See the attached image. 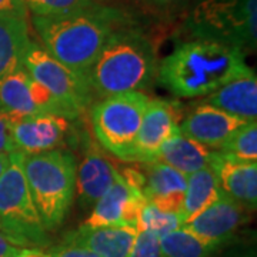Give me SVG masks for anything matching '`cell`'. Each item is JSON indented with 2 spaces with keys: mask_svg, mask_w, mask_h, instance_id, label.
Wrapping results in <instances>:
<instances>
[{
  "mask_svg": "<svg viewBox=\"0 0 257 257\" xmlns=\"http://www.w3.org/2000/svg\"><path fill=\"white\" fill-rule=\"evenodd\" d=\"M251 70L246 53L237 47L189 39L159 63L156 79L177 97L193 99L209 96Z\"/></svg>",
  "mask_w": 257,
  "mask_h": 257,
  "instance_id": "cell-1",
  "label": "cell"
},
{
  "mask_svg": "<svg viewBox=\"0 0 257 257\" xmlns=\"http://www.w3.org/2000/svg\"><path fill=\"white\" fill-rule=\"evenodd\" d=\"M32 22L47 53L84 77L109 37L128 25L121 12L97 3L64 16H33Z\"/></svg>",
  "mask_w": 257,
  "mask_h": 257,
  "instance_id": "cell-2",
  "label": "cell"
},
{
  "mask_svg": "<svg viewBox=\"0 0 257 257\" xmlns=\"http://www.w3.org/2000/svg\"><path fill=\"white\" fill-rule=\"evenodd\" d=\"M156 52L146 35L132 26L117 29L86 73L93 96L143 92L157 77Z\"/></svg>",
  "mask_w": 257,
  "mask_h": 257,
  "instance_id": "cell-3",
  "label": "cell"
},
{
  "mask_svg": "<svg viewBox=\"0 0 257 257\" xmlns=\"http://www.w3.org/2000/svg\"><path fill=\"white\" fill-rule=\"evenodd\" d=\"M23 172L42 224L47 231L59 229L76 196L74 156L63 149L39 155L23 153Z\"/></svg>",
  "mask_w": 257,
  "mask_h": 257,
  "instance_id": "cell-4",
  "label": "cell"
},
{
  "mask_svg": "<svg viewBox=\"0 0 257 257\" xmlns=\"http://www.w3.org/2000/svg\"><path fill=\"white\" fill-rule=\"evenodd\" d=\"M184 29L190 39L256 52L257 0H196Z\"/></svg>",
  "mask_w": 257,
  "mask_h": 257,
  "instance_id": "cell-5",
  "label": "cell"
},
{
  "mask_svg": "<svg viewBox=\"0 0 257 257\" xmlns=\"http://www.w3.org/2000/svg\"><path fill=\"white\" fill-rule=\"evenodd\" d=\"M0 231L19 247L45 248L50 246L49 231L42 224L26 176L23 153L10 155V163L0 176Z\"/></svg>",
  "mask_w": 257,
  "mask_h": 257,
  "instance_id": "cell-6",
  "label": "cell"
},
{
  "mask_svg": "<svg viewBox=\"0 0 257 257\" xmlns=\"http://www.w3.org/2000/svg\"><path fill=\"white\" fill-rule=\"evenodd\" d=\"M150 97L127 92L100 99L92 107V127L97 145L120 160L132 162L133 146Z\"/></svg>",
  "mask_w": 257,
  "mask_h": 257,
  "instance_id": "cell-7",
  "label": "cell"
},
{
  "mask_svg": "<svg viewBox=\"0 0 257 257\" xmlns=\"http://www.w3.org/2000/svg\"><path fill=\"white\" fill-rule=\"evenodd\" d=\"M23 67L36 82L46 87L73 120L90 107L93 93L86 77L56 60L42 45L30 42L23 59Z\"/></svg>",
  "mask_w": 257,
  "mask_h": 257,
  "instance_id": "cell-8",
  "label": "cell"
},
{
  "mask_svg": "<svg viewBox=\"0 0 257 257\" xmlns=\"http://www.w3.org/2000/svg\"><path fill=\"white\" fill-rule=\"evenodd\" d=\"M0 111L8 113L13 119L56 114L73 120L70 113L23 66L0 82Z\"/></svg>",
  "mask_w": 257,
  "mask_h": 257,
  "instance_id": "cell-9",
  "label": "cell"
},
{
  "mask_svg": "<svg viewBox=\"0 0 257 257\" xmlns=\"http://www.w3.org/2000/svg\"><path fill=\"white\" fill-rule=\"evenodd\" d=\"M120 175L142 193L146 202L160 210L179 214L183 206L187 176L159 160L142 163L140 170L124 169Z\"/></svg>",
  "mask_w": 257,
  "mask_h": 257,
  "instance_id": "cell-10",
  "label": "cell"
},
{
  "mask_svg": "<svg viewBox=\"0 0 257 257\" xmlns=\"http://www.w3.org/2000/svg\"><path fill=\"white\" fill-rule=\"evenodd\" d=\"M146 203L142 193L128 184L119 173L111 187L94 203L90 214L82 226L106 227V226H139L140 213Z\"/></svg>",
  "mask_w": 257,
  "mask_h": 257,
  "instance_id": "cell-11",
  "label": "cell"
},
{
  "mask_svg": "<svg viewBox=\"0 0 257 257\" xmlns=\"http://www.w3.org/2000/svg\"><path fill=\"white\" fill-rule=\"evenodd\" d=\"M248 219L250 213L247 210L226 194H221L217 202L182 227L210 244L224 247L234 239L237 230L246 224Z\"/></svg>",
  "mask_w": 257,
  "mask_h": 257,
  "instance_id": "cell-12",
  "label": "cell"
},
{
  "mask_svg": "<svg viewBox=\"0 0 257 257\" xmlns=\"http://www.w3.org/2000/svg\"><path fill=\"white\" fill-rule=\"evenodd\" d=\"M70 119L56 114H39L15 119L13 140L18 152L39 155L60 149L70 139Z\"/></svg>",
  "mask_w": 257,
  "mask_h": 257,
  "instance_id": "cell-13",
  "label": "cell"
},
{
  "mask_svg": "<svg viewBox=\"0 0 257 257\" xmlns=\"http://www.w3.org/2000/svg\"><path fill=\"white\" fill-rule=\"evenodd\" d=\"M179 110L175 103L150 99L133 146L132 162L147 163L156 160L160 147L179 128Z\"/></svg>",
  "mask_w": 257,
  "mask_h": 257,
  "instance_id": "cell-14",
  "label": "cell"
},
{
  "mask_svg": "<svg viewBox=\"0 0 257 257\" xmlns=\"http://www.w3.org/2000/svg\"><path fill=\"white\" fill-rule=\"evenodd\" d=\"M244 123H247V120L239 119L214 106L202 103L179 123V130L184 136L210 150H219L230 135Z\"/></svg>",
  "mask_w": 257,
  "mask_h": 257,
  "instance_id": "cell-15",
  "label": "cell"
},
{
  "mask_svg": "<svg viewBox=\"0 0 257 257\" xmlns=\"http://www.w3.org/2000/svg\"><path fill=\"white\" fill-rule=\"evenodd\" d=\"M223 194L241 206L250 214L257 209V163L229 159L213 152L210 165Z\"/></svg>",
  "mask_w": 257,
  "mask_h": 257,
  "instance_id": "cell-16",
  "label": "cell"
},
{
  "mask_svg": "<svg viewBox=\"0 0 257 257\" xmlns=\"http://www.w3.org/2000/svg\"><path fill=\"white\" fill-rule=\"evenodd\" d=\"M117 176L119 172L103 153L101 147L89 142L76 175V194L83 209L90 210L116 182Z\"/></svg>",
  "mask_w": 257,
  "mask_h": 257,
  "instance_id": "cell-17",
  "label": "cell"
},
{
  "mask_svg": "<svg viewBox=\"0 0 257 257\" xmlns=\"http://www.w3.org/2000/svg\"><path fill=\"white\" fill-rule=\"evenodd\" d=\"M139 230L132 226L84 227L79 226L64 236L63 243L87 248L99 257H128Z\"/></svg>",
  "mask_w": 257,
  "mask_h": 257,
  "instance_id": "cell-18",
  "label": "cell"
},
{
  "mask_svg": "<svg viewBox=\"0 0 257 257\" xmlns=\"http://www.w3.org/2000/svg\"><path fill=\"white\" fill-rule=\"evenodd\" d=\"M206 103L243 120H257V77L254 70L206 96Z\"/></svg>",
  "mask_w": 257,
  "mask_h": 257,
  "instance_id": "cell-19",
  "label": "cell"
},
{
  "mask_svg": "<svg viewBox=\"0 0 257 257\" xmlns=\"http://www.w3.org/2000/svg\"><path fill=\"white\" fill-rule=\"evenodd\" d=\"M213 152L214 150L184 136L177 128L160 147L156 160L173 167L182 175L189 176L210 165Z\"/></svg>",
  "mask_w": 257,
  "mask_h": 257,
  "instance_id": "cell-20",
  "label": "cell"
},
{
  "mask_svg": "<svg viewBox=\"0 0 257 257\" xmlns=\"http://www.w3.org/2000/svg\"><path fill=\"white\" fill-rule=\"evenodd\" d=\"M30 42L28 19L0 15V82L23 66Z\"/></svg>",
  "mask_w": 257,
  "mask_h": 257,
  "instance_id": "cell-21",
  "label": "cell"
},
{
  "mask_svg": "<svg viewBox=\"0 0 257 257\" xmlns=\"http://www.w3.org/2000/svg\"><path fill=\"white\" fill-rule=\"evenodd\" d=\"M221 190L214 170L210 166L187 176L183 206L179 211L182 226L193 220L203 210L210 207L221 197Z\"/></svg>",
  "mask_w": 257,
  "mask_h": 257,
  "instance_id": "cell-22",
  "label": "cell"
},
{
  "mask_svg": "<svg viewBox=\"0 0 257 257\" xmlns=\"http://www.w3.org/2000/svg\"><path fill=\"white\" fill-rule=\"evenodd\" d=\"M221 248L194 236L183 227L160 239L162 257H214Z\"/></svg>",
  "mask_w": 257,
  "mask_h": 257,
  "instance_id": "cell-23",
  "label": "cell"
},
{
  "mask_svg": "<svg viewBox=\"0 0 257 257\" xmlns=\"http://www.w3.org/2000/svg\"><path fill=\"white\" fill-rule=\"evenodd\" d=\"M216 152L233 160L257 163V120H250L234 130Z\"/></svg>",
  "mask_w": 257,
  "mask_h": 257,
  "instance_id": "cell-24",
  "label": "cell"
},
{
  "mask_svg": "<svg viewBox=\"0 0 257 257\" xmlns=\"http://www.w3.org/2000/svg\"><path fill=\"white\" fill-rule=\"evenodd\" d=\"M180 227H182V223L177 213H167V211L160 210L149 202L143 204L138 230H147L156 234L159 239H162L163 236Z\"/></svg>",
  "mask_w": 257,
  "mask_h": 257,
  "instance_id": "cell-25",
  "label": "cell"
},
{
  "mask_svg": "<svg viewBox=\"0 0 257 257\" xmlns=\"http://www.w3.org/2000/svg\"><path fill=\"white\" fill-rule=\"evenodd\" d=\"M33 16L55 18L70 15L96 5V0H22Z\"/></svg>",
  "mask_w": 257,
  "mask_h": 257,
  "instance_id": "cell-26",
  "label": "cell"
},
{
  "mask_svg": "<svg viewBox=\"0 0 257 257\" xmlns=\"http://www.w3.org/2000/svg\"><path fill=\"white\" fill-rule=\"evenodd\" d=\"M128 257H162L160 239L147 230H139Z\"/></svg>",
  "mask_w": 257,
  "mask_h": 257,
  "instance_id": "cell-27",
  "label": "cell"
},
{
  "mask_svg": "<svg viewBox=\"0 0 257 257\" xmlns=\"http://www.w3.org/2000/svg\"><path fill=\"white\" fill-rule=\"evenodd\" d=\"M136 6L159 16H170L184 9L190 0H132Z\"/></svg>",
  "mask_w": 257,
  "mask_h": 257,
  "instance_id": "cell-28",
  "label": "cell"
},
{
  "mask_svg": "<svg viewBox=\"0 0 257 257\" xmlns=\"http://www.w3.org/2000/svg\"><path fill=\"white\" fill-rule=\"evenodd\" d=\"M13 121L15 119L10 114L0 111V156L18 152L13 140Z\"/></svg>",
  "mask_w": 257,
  "mask_h": 257,
  "instance_id": "cell-29",
  "label": "cell"
},
{
  "mask_svg": "<svg viewBox=\"0 0 257 257\" xmlns=\"http://www.w3.org/2000/svg\"><path fill=\"white\" fill-rule=\"evenodd\" d=\"M47 253L50 254V257H99L87 248L73 246V244H66V243H62L56 247L50 248V251H47Z\"/></svg>",
  "mask_w": 257,
  "mask_h": 257,
  "instance_id": "cell-30",
  "label": "cell"
},
{
  "mask_svg": "<svg viewBox=\"0 0 257 257\" xmlns=\"http://www.w3.org/2000/svg\"><path fill=\"white\" fill-rule=\"evenodd\" d=\"M0 15L28 19V9L22 0H0Z\"/></svg>",
  "mask_w": 257,
  "mask_h": 257,
  "instance_id": "cell-31",
  "label": "cell"
},
{
  "mask_svg": "<svg viewBox=\"0 0 257 257\" xmlns=\"http://www.w3.org/2000/svg\"><path fill=\"white\" fill-rule=\"evenodd\" d=\"M20 248L16 244H13L6 234L0 231V257H13L20 251Z\"/></svg>",
  "mask_w": 257,
  "mask_h": 257,
  "instance_id": "cell-32",
  "label": "cell"
},
{
  "mask_svg": "<svg viewBox=\"0 0 257 257\" xmlns=\"http://www.w3.org/2000/svg\"><path fill=\"white\" fill-rule=\"evenodd\" d=\"M13 257H50V254L47 253L46 250H43V248L25 247L20 248V251Z\"/></svg>",
  "mask_w": 257,
  "mask_h": 257,
  "instance_id": "cell-33",
  "label": "cell"
},
{
  "mask_svg": "<svg viewBox=\"0 0 257 257\" xmlns=\"http://www.w3.org/2000/svg\"><path fill=\"white\" fill-rule=\"evenodd\" d=\"M229 257H257L256 247L254 246H247V247L237 248Z\"/></svg>",
  "mask_w": 257,
  "mask_h": 257,
  "instance_id": "cell-34",
  "label": "cell"
},
{
  "mask_svg": "<svg viewBox=\"0 0 257 257\" xmlns=\"http://www.w3.org/2000/svg\"><path fill=\"white\" fill-rule=\"evenodd\" d=\"M9 163H10V155L9 156H6V155L0 156V176L5 173V170L8 169Z\"/></svg>",
  "mask_w": 257,
  "mask_h": 257,
  "instance_id": "cell-35",
  "label": "cell"
}]
</instances>
